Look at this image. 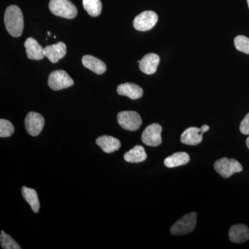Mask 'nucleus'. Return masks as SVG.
<instances>
[{"label": "nucleus", "mask_w": 249, "mask_h": 249, "mask_svg": "<svg viewBox=\"0 0 249 249\" xmlns=\"http://www.w3.org/2000/svg\"><path fill=\"white\" fill-rule=\"evenodd\" d=\"M4 23L6 30L13 37H18L22 34L24 29V17L21 9L16 5H11L4 14Z\"/></svg>", "instance_id": "nucleus-1"}, {"label": "nucleus", "mask_w": 249, "mask_h": 249, "mask_svg": "<svg viewBox=\"0 0 249 249\" xmlns=\"http://www.w3.org/2000/svg\"><path fill=\"white\" fill-rule=\"evenodd\" d=\"M49 8L55 16L66 19H73L78 14L76 6L70 0H51Z\"/></svg>", "instance_id": "nucleus-2"}, {"label": "nucleus", "mask_w": 249, "mask_h": 249, "mask_svg": "<svg viewBox=\"0 0 249 249\" xmlns=\"http://www.w3.org/2000/svg\"><path fill=\"white\" fill-rule=\"evenodd\" d=\"M214 168L220 176L226 178L243 170V167L237 160L226 157L216 160L214 163Z\"/></svg>", "instance_id": "nucleus-3"}, {"label": "nucleus", "mask_w": 249, "mask_h": 249, "mask_svg": "<svg viewBox=\"0 0 249 249\" xmlns=\"http://www.w3.org/2000/svg\"><path fill=\"white\" fill-rule=\"evenodd\" d=\"M197 215L196 213L185 214L173 224L170 232L173 235H183L193 231L196 227Z\"/></svg>", "instance_id": "nucleus-4"}, {"label": "nucleus", "mask_w": 249, "mask_h": 249, "mask_svg": "<svg viewBox=\"0 0 249 249\" xmlns=\"http://www.w3.org/2000/svg\"><path fill=\"white\" fill-rule=\"evenodd\" d=\"M117 121L122 128L128 131L138 130L142 124V117L134 111H121L118 114Z\"/></svg>", "instance_id": "nucleus-5"}, {"label": "nucleus", "mask_w": 249, "mask_h": 249, "mask_svg": "<svg viewBox=\"0 0 249 249\" xmlns=\"http://www.w3.org/2000/svg\"><path fill=\"white\" fill-rule=\"evenodd\" d=\"M74 84V81L64 70L52 71L49 76L48 85L51 89L58 91L70 88Z\"/></svg>", "instance_id": "nucleus-6"}, {"label": "nucleus", "mask_w": 249, "mask_h": 249, "mask_svg": "<svg viewBox=\"0 0 249 249\" xmlns=\"http://www.w3.org/2000/svg\"><path fill=\"white\" fill-rule=\"evenodd\" d=\"M158 19V16L154 11H143L134 18L133 26L134 29L137 31H149L155 27Z\"/></svg>", "instance_id": "nucleus-7"}, {"label": "nucleus", "mask_w": 249, "mask_h": 249, "mask_svg": "<svg viewBox=\"0 0 249 249\" xmlns=\"http://www.w3.org/2000/svg\"><path fill=\"white\" fill-rule=\"evenodd\" d=\"M162 127L158 124H152L144 129L142 136V142L148 146L157 147L162 142Z\"/></svg>", "instance_id": "nucleus-8"}, {"label": "nucleus", "mask_w": 249, "mask_h": 249, "mask_svg": "<svg viewBox=\"0 0 249 249\" xmlns=\"http://www.w3.org/2000/svg\"><path fill=\"white\" fill-rule=\"evenodd\" d=\"M210 127L204 124L201 128L191 127L187 128L181 136V142L188 145H197L202 142L203 134L209 131Z\"/></svg>", "instance_id": "nucleus-9"}, {"label": "nucleus", "mask_w": 249, "mask_h": 249, "mask_svg": "<svg viewBox=\"0 0 249 249\" xmlns=\"http://www.w3.org/2000/svg\"><path fill=\"white\" fill-rule=\"evenodd\" d=\"M26 129L32 137H37L41 133L45 125V119L40 114L31 111L24 121Z\"/></svg>", "instance_id": "nucleus-10"}, {"label": "nucleus", "mask_w": 249, "mask_h": 249, "mask_svg": "<svg viewBox=\"0 0 249 249\" xmlns=\"http://www.w3.org/2000/svg\"><path fill=\"white\" fill-rule=\"evenodd\" d=\"M45 57L52 63H56L63 58L67 53V47L64 42H59L55 45H48L44 48Z\"/></svg>", "instance_id": "nucleus-11"}, {"label": "nucleus", "mask_w": 249, "mask_h": 249, "mask_svg": "<svg viewBox=\"0 0 249 249\" xmlns=\"http://www.w3.org/2000/svg\"><path fill=\"white\" fill-rule=\"evenodd\" d=\"M160 62V58L157 54L147 53L139 62V68L145 74H153L157 71Z\"/></svg>", "instance_id": "nucleus-12"}, {"label": "nucleus", "mask_w": 249, "mask_h": 249, "mask_svg": "<svg viewBox=\"0 0 249 249\" xmlns=\"http://www.w3.org/2000/svg\"><path fill=\"white\" fill-rule=\"evenodd\" d=\"M27 58L30 60H40L45 58V52L42 46L34 37H29L24 42Z\"/></svg>", "instance_id": "nucleus-13"}, {"label": "nucleus", "mask_w": 249, "mask_h": 249, "mask_svg": "<svg viewBox=\"0 0 249 249\" xmlns=\"http://www.w3.org/2000/svg\"><path fill=\"white\" fill-rule=\"evenodd\" d=\"M229 239L234 243H243L249 240V229L245 224H235L229 230Z\"/></svg>", "instance_id": "nucleus-14"}, {"label": "nucleus", "mask_w": 249, "mask_h": 249, "mask_svg": "<svg viewBox=\"0 0 249 249\" xmlns=\"http://www.w3.org/2000/svg\"><path fill=\"white\" fill-rule=\"evenodd\" d=\"M117 93L121 96H127L130 99L137 100L142 97L143 90L139 85L126 83L118 86Z\"/></svg>", "instance_id": "nucleus-15"}, {"label": "nucleus", "mask_w": 249, "mask_h": 249, "mask_svg": "<svg viewBox=\"0 0 249 249\" xmlns=\"http://www.w3.org/2000/svg\"><path fill=\"white\" fill-rule=\"evenodd\" d=\"M96 142L103 152L108 154L117 151L121 146L120 140L111 136H101L96 139Z\"/></svg>", "instance_id": "nucleus-16"}, {"label": "nucleus", "mask_w": 249, "mask_h": 249, "mask_svg": "<svg viewBox=\"0 0 249 249\" xmlns=\"http://www.w3.org/2000/svg\"><path fill=\"white\" fill-rule=\"evenodd\" d=\"M82 63L84 67L94 72L96 74H103L107 70V66L105 62L93 55H84L82 58Z\"/></svg>", "instance_id": "nucleus-17"}, {"label": "nucleus", "mask_w": 249, "mask_h": 249, "mask_svg": "<svg viewBox=\"0 0 249 249\" xmlns=\"http://www.w3.org/2000/svg\"><path fill=\"white\" fill-rule=\"evenodd\" d=\"M146 152L142 145H136L124 155V160L128 163H141L146 160Z\"/></svg>", "instance_id": "nucleus-18"}, {"label": "nucleus", "mask_w": 249, "mask_h": 249, "mask_svg": "<svg viewBox=\"0 0 249 249\" xmlns=\"http://www.w3.org/2000/svg\"><path fill=\"white\" fill-rule=\"evenodd\" d=\"M190 161V157L188 153L178 152L167 157L164 160V164L167 168H176L186 165Z\"/></svg>", "instance_id": "nucleus-19"}, {"label": "nucleus", "mask_w": 249, "mask_h": 249, "mask_svg": "<svg viewBox=\"0 0 249 249\" xmlns=\"http://www.w3.org/2000/svg\"><path fill=\"white\" fill-rule=\"evenodd\" d=\"M22 194L24 199L30 205L33 211L36 213H38L40 207V201H39L38 196H37V193H36L35 190L23 186Z\"/></svg>", "instance_id": "nucleus-20"}, {"label": "nucleus", "mask_w": 249, "mask_h": 249, "mask_svg": "<svg viewBox=\"0 0 249 249\" xmlns=\"http://www.w3.org/2000/svg\"><path fill=\"white\" fill-rule=\"evenodd\" d=\"M83 7L91 17H98L102 11L101 0H83Z\"/></svg>", "instance_id": "nucleus-21"}, {"label": "nucleus", "mask_w": 249, "mask_h": 249, "mask_svg": "<svg viewBox=\"0 0 249 249\" xmlns=\"http://www.w3.org/2000/svg\"><path fill=\"white\" fill-rule=\"evenodd\" d=\"M0 243L1 248L4 249H21L20 246L18 245L9 235L5 233L4 231H1V236H0Z\"/></svg>", "instance_id": "nucleus-22"}, {"label": "nucleus", "mask_w": 249, "mask_h": 249, "mask_svg": "<svg viewBox=\"0 0 249 249\" xmlns=\"http://www.w3.org/2000/svg\"><path fill=\"white\" fill-rule=\"evenodd\" d=\"M234 44L237 50L249 54V38L244 36H238L234 39Z\"/></svg>", "instance_id": "nucleus-23"}, {"label": "nucleus", "mask_w": 249, "mask_h": 249, "mask_svg": "<svg viewBox=\"0 0 249 249\" xmlns=\"http://www.w3.org/2000/svg\"><path fill=\"white\" fill-rule=\"evenodd\" d=\"M14 127L9 121L1 119L0 120V137L6 138L11 137L14 133Z\"/></svg>", "instance_id": "nucleus-24"}, {"label": "nucleus", "mask_w": 249, "mask_h": 249, "mask_svg": "<svg viewBox=\"0 0 249 249\" xmlns=\"http://www.w3.org/2000/svg\"><path fill=\"white\" fill-rule=\"evenodd\" d=\"M240 130L245 135H249V113L245 116L241 122Z\"/></svg>", "instance_id": "nucleus-25"}, {"label": "nucleus", "mask_w": 249, "mask_h": 249, "mask_svg": "<svg viewBox=\"0 0 249 249\" xmlns=\"http://www.w3.org/2000/svg\"><path fill=\"white\" fill-rule=\"evenodd\" d=\"M246 144H247V146L249 149V137L247 139V141H246Z\"/></svg>", "instance_id": "nucleus-26"}, {"label": "nucleus", "mask_w": 249, "mask_h": 249, "mask_svg": "<svg viewBox=\"0 0 249 249\" xmlns=\"http://www.w3.org/2000/svg\"><path fill=\"white\" fill-rule=\"evenodd\" d=\"M247 3H248V6L249 8V0H247Z\"/></svg>", "instance_id": "nucleus-27"}]
</instances>
